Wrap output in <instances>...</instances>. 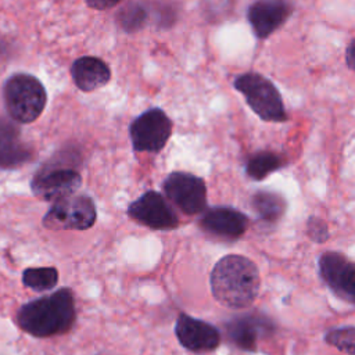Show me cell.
<instances>
[{
  "label": "cell",
  "mask_w": 355,
  "mask_h": 355,
  "mask_svg": "<svg viewBox=\"0 0 355 355\" xmlns=\"http://www.w3.org/2000/svg\"><path fill=\"white\" fill-rule=\"evenodd\" d=\"M75 320V294L68 287L32 300L21 305L15 313V322L19 329L37 338L65 334L72 329Z\"/></svg>",
  "instance_id": "cell-1"
},
{
  "label": "cell",
  "mask_w": 355,
  "mask_h": 355,
  "mask_svg": "<svg viewBox=\"0 0 355 355\" xmlns=\"http://www.w3.org/2000/svg\"><path fill=\"white\" fill-rule=\"evenodd\" d=\"M209 283L214 298L220 305L233 309L251 305L261 286L257 265L251 259L236 254L226 255L215 263Z\"/></svg>",
  "instance_id": "cell-2"
},
{
  "label": "cell",
  "mask_w": 355,
  "mask_h": 355,
  "mask_svg": "<svg viewBox=\"0 0 355 355\" xmlns=\"http://www.w3.org/2000/svg\"><path fill=\"white\" fill-rule=\"evenodd\" d=\"M3 100L12 121L31 123L42 115L47 103V93L36 76L19 72L4 82Z\"/></svg>",
  "instance_id": "cell-3"
},
{
  "label": "cell",
  "mask_w": 355,
  "mask_h": 355,
  "mask_svg": "<svg viewBox=\"0 0 355 355\" xmlns=\"http://www.w3.org/2000/svg\"><path fill=\"white\" fill-rule=\"evenodd\" d=\"M233 85L261 119L269 122L287 121L282 96L269 79L257 72H247L239 75Z\"/></svg>",
  "instance_id": "cell-4"
},
{
  "label": "cell",
  "mask_w": 355,
  "mask_h": 355,
  "mask_svg": "<svg viewBox=\"0 0 355 355\" xmlns=\"http://www.w3.org/2000/svg\"><path fill=\"white\" fill-rule=\"evenodd\" d=\"M97 220V209L92 197L71 194L51 204L43 216V226L51 230H87Z\"/></svg>",
  "instance_id": "cell-5"
},
{
  "label": "cell",
  "mask_w": 355,
  "mask_h": 355,
  "mask_svg": "<svg viewBox=\"0 0 355 355\" xmlns=\"http://www.w3.org/2000/svg\"><path fill=\"white\" fill-rule=\"evenodd\" d=\"M172 135V121L161 108H150L129 126L132 146L139 153H159Z\"/></svg>",
  "instance_id": "cell-6"
},
{
  "label": "cell",
  "mask_w": 355,
  "mask_h": 355,
  "mask_svg": "<svg viewBox=\"0 0 355 355\" xmlns=\"http://www.w3.org/2000/svg\"><path fill=\"white\" fill-rule=\"evenodd\" d=\"M82 175L69 165L47 164L31 180L32 193L43 201H57L75 194L80 187Z\"/></svg>",
  "instance_id": "cell-7"
},
{
  "label": "cell",
  "mask_w": 355,
  "mask_h": 355,
  "mask_svg": "<svg viewBox=\"0 0 355 355\" xmlns=\"http://www.w3.org/2000/svg\"><path fill=\"white\" fill-rule=\"evenodd\" d=\"M166 198L186 215H197L207 208L205 182L189 172L169 173L162 183Z\"/></svg>",
  "instance_id": "cell-8"
},
{
  "label": "cell",
  "mask_w": 355,
  "mask_h": 355,
  "mask_svg": "<svg viewBox=\"0 0 355 355\" xmlns=\"http://www.w3.org/2000/svg\"><path fill=\"white\" fill-rule=\"evenodd\" d=\"M126 212L133 220L153 230H173L179 226L176 212L155 190H148L132 201Z\"/></svg>",
  "instance_id": "cell-9"
},
{
  "label": "cell",
  "mask_w": 355,
  "mask_h": 355,
  "mask_svg": "<svg viewBox=\"0 0 355 355\" xmlns=\"http://www.w3.org/2000/svg\"><path fill=\"white\" fill-rule=\"evenodd\" d=\"M319 270L338 297L355 304V262L340 252H324L319 259Z\"/></svg>",
  "instance_id": "cell-10"
},
{
  "label": "cell",
  "mask_w": 355,
  "mask_h": 355,
  "mask_svg": "<svg viewBox=\"0 0 355 355\" xmlns=\"http://www.w3.org/2000/svg\"><path fill=\"white\" fill-rule=\"evenodd\" d=\"M175 334L182 347L196 354L214 351L220 344V333L215 326L187 313L178 316Z\"/></svg>",
  "instance_id": "cell-11"
},
{
  "label": "cell",
  "mask_w": 355,
  "mask_h": 355,
  "mask_svg": "<svg viewBox=\"0 0 355 355\" xmlns=\"http://www.w3.org/2000/svg\"><path fill=\"white\" fill-rule=\"evenodd\" d=\"M293 12L290 0H257L247 12L248 22L257 37L265 39L280 28Z\"/></svg>",
  "instance_id": "cell-12"
},
{
  "label": "cell",
  "mask_w": 355,
  "mask_h": 355,
  "mask_svg": "<svg viewBox=\"0 0 355 355\" xmlns=\"http://www.w3.org/2000/svg\"><path fill=\"white\" fill-rule=\"evenodd\" d=\"M200 227L215 237L236 240L245 233L248 219L237 209L229 207H214L202 214L200 218Z\"/></svg>",
  "instance_id": "cell-13"
},
{
  "label": "cell",
  "mask_w": 355,
  "mask_h": 355,
  "mask_svg": "<svg viewBox=\"0 0 355 355\" xmlns=\"http://www.w3.org/2000/svg\"><path fill=\"white\" fill-rule=\"evenodd\" d=\"M32 155V148L22 140L17 122L0 116V168H19L29 162Z\"/></svg>",
  "instance_id": "cell-14"
},
{
  "label": "cell",
  "mask_w": 355,
  "mask_h": 355,
  "mask_svg": "<svg viewBox=\"0 0 355 355\" xmlns=\"http://www.w3.org/2000/svg\"><path fill=\"white\" fill-rule=\"evenodd\" d=\"M71 76L82 92H93L105 86L111 79V69L105 61L93 55L76 58L71 65Z\"/></svg>",
  "instance_id": "cell-15"
},
{
  "label": "cell",
  "mask_w": 355,
  "mask_h": 355,
  "mask_svg": "<svg viewBox=\"0 0 355 355\" xmlns=\"http://www.w3.org/2000/svg\"><path fill=\"white\" fill-rule=\"evenodd\" d=\"M273 326L265 318L244 315L227 322L226 334L236 347L245 351H255L261 334H265Z\"/></svg>",
  "instance_id": "cell-16"
},
{
  "label": "cell",
  "mask_w": 355,
  "mask_h": 355,
  "mask_svg": "<svg viewBox=\"0 0 355 355\" xmlns=\"http://www.w3.org/2000/svg\"><path fill=\"white\" fill-rule=\"evenodd\" d=\"M252 207L265 222L273 223L277 222L284 214L286 201L276 193L258 191L252 197Z\"/></svg>",
  "instance_id": "cell-17"
},
{
  "label": "cell",
  "mask_w": 355,
  "mask_h": 355,
  "mask_svg": "<svg viewBox=\"0 0 355 355\" xmlns=\"http://www.w3.org/2000/svg\"><path fill=\"white\" fill-rule=\"evenodd\" d=\"M58 282V270L53 266L26 268L22 272V283L33 291L43 293L51 290Z\"/></svg>",
  "instance_id": "cell-18"
},
{
  "label": "cell",
  "mask_w": 355,
  "mask_h": 355,
  "mask_svg": "<svg viewBox=\"0 0 355 355\" xmlns=\"http://www.w3.org/2000/svg\"><path fill=\"white\" fill-rule=\"evenodd\" d=\"M282 166V159L277 154L270 151H261L254 154L245 166L247 175L255 180H262L269 173Z\"/></svg>",
  "instance_id": "cell-19"
},
{
  "label": "cell",
  "mask_w": 355,
  "mask_h": 355,
  "mask_svg": "<svg viewBox=\"0 0 355 355\" xmlns=\"http://www.w3.org/2000/svg\"><path fill=\"white\" fill-rule=\"evenodd\" d=\"M147 10L139 3H130L125 6L116 15L118 25L126 32H136L146 25Z\"/></svg>",
  "instance_id": "cell-20"
},
{
  "label": "cell",
  "mask_w": 355,
  "mask_h": 355,
  "mask_svg": "<svg viewBox=\"0 0 355 355\" xmlns=\"http://www.w3.org/2000/svg\"><path fill=\"white\" fill-rule=\"evenodd\" d=\"M326 343L336 347L337 349L345 352V354H355V327L347 326L340 329L330 330L326 337Z\"/></svg>",
  "instance_id": "cell-21"
},
{
  "label": "cell",
  "mask_w": 355,
  "mask_h": 355,
  "mask_svg": "<svg viewBox=\"0 0 355 355\" xmlns=\"http://www.w3.org/2000/svg\"><path fill=\"white\" fill-rule=\"evenodd\" d=\"M308 234L312 240H315L318 243L324 241L329 236L326 223L319 218H313V216L309 218V220H308Z\"/></svg>",
  "instance_id": "cell-22"
},
{
  "label": "cell",
  "mask_w": 355,
  "mask_h": 355,
  "mask_svg": "<svg viewBox=\"0 0 355 355\" xmlns=\"http://www.w3.org/2000/svg\"><path fill=\"white\" fill-rule=\"evenodd\" d=\"M121 0H86L87 7L93 8V10H108L112 8L114 6H116Z\"/></svg>",
  "instance_id": "cell-23"
},
{
  "label": "cell",
  "mask_w": 355,
  "mask_h": 355,
  "mask_svg": "<svg viewBox=\"0 0 355 355\" xmlns=\"http://www.w3.org/2000/svg\"><path fill=\"white\" fill-rule=\"evenodd\" d=\"M345 61H347V65L355 71V39L351 40V43L345 50Z\"/></svg>",
  "instance_id": "cell-24"
}]
</instances>
